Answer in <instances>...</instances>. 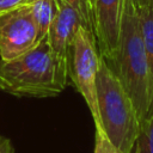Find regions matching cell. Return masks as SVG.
Returning <instances> with one entry per match:
<instances>
[{
  "mask_svg": "<svg viewBox=\"0 0 153 153\" xmlns=\"http://www.w3.org/2000/svg\"><path fill=\"white\" fill-rule=\"evenodd\" d=\"M37 44L31 2L0 13V60H13Z\"/></svg>",
  "mask_w": 153,
  "mask_h": 153,
  "instance_id": "8992f818",
  "label": "cell"
},
{
  "mask_svg": "<svg viewBox=\"0 0 153 153\" xmlns=\"http://www.w3.org/2000/svg\"><path fill=\"white\" fill-rule=\"evenodd\" d=\"M32 14L37 27V43L47 37L54 16L56 5L54 0H31Z\"/></svg>",
  "mask_w": 153,
  "mask_h": 153,
  "instance_id": "9c48e42d",
  "label": "cell"
},
{
  "mask_svg": "<svg viewBox=\"0 0 153 153\" xmlns=\"http://www.w3.org/2000/svg\"><path fill=\"white\" fill-rule=\"evenodd\" d=\"M131 153H153V115L140 126Z\"/></svg>",
  "mask_w": 153,
  "mask_h": 153,
  "instance_id": "30bf717a",
  "label": "cell"
},
{
  "mask_svg": "<svg viewBox=\"0 0 153 153\" xmlns=\"http://www.w3.org/2000/svg\"><path fill=\"white\" fill-rule=\"evenodd\" d=\"M99 63L100 54L93 32L85 26H80L68 50L67 71L75 90L84 98L96 128H100L96 87Z\"/></svg>",
  "mask_w": 153,
  "mask_h": 153,
  "instance_id": "277c9868",
  "label": "cell"
},
{
  "mask_svg": "<svg viewBox=\"0 0 153 153\" xmlns=\"http://www.w3.org/2000/svg\"><path fill=\"white\" fill-rule=\"evenodd\" d=\"M0 153H14L11 140L5 136H0Z\"/></svg>",
  "mask_w": 153,
  "mask_h": 153,
  "instance_id": "4fadbf2b",
  "label": "cell"
},
{
  "mask_svg": "<svg viewBox=\"0 0 153 153\" xmlns=\"http://www.w3.org/2000/svg\"><path fill=\"white\" fill-rule=\"evenodd\" d=\"M80 26L92 31L91 0H63L56 6L47 38L54 56L65 66H67L71 43Z\"/></svg>",
  "mask_w": 153,
  "mask_h": 153,
  "instance_id": "5b68a950",
  "label": "cell"
},
{
  "mask_svg": "<svg viewBox=\"0 0 153 153\" xmlns=\"http://www.w3.org/2000/svg\"><path fill=\"white\" fill-rule=\"evenodd\" d=\"M67 79V66L56 60L47 37L13 60H0V88L14 96L55 97Z\"/></svg>",
  "mask_w": 153,
  "mask_h": 153,
  "instance_id": "6da1fadb",
  "label": "cell"
},
{
  "mask_svg": "<svg viewBox=\"0 0 153 153\" xmlns=\"http://www.w3.org/2000/svg\"><path fill=\"white\" fill-rule=\"evenodd\" d=\"M106 63L131 99L141 126L149 109V69L137 11L130 0L124 2L116 54Z\"/></svg>",
  "mask_w": 153,
  "mask_h": 153,
  "instance_id": "7a4b0ae2",
  "label": "cell"
},
{
  "mask_svg": "<svg viewBox=\"0 0 153 153\" xmlns=\"http://www.w3.org/2000/svg\"><path fill=\"white\" fill-rule=\"evenodd\" d=\"M136 11L140 20L141 35L149 69V109L147 115L148 118L151 115H153V4L141 8H136Z\"/></svg>",
  "mask_w": 153,
  "mask_h": 153,
  "instance_id": "ba28073f",
  "label": "cell"
},
{
  "mask_svg": "<svg viewBox=\"0 0 153 153\" xmlns=\"http://www.w3.org/2000/svg\"><path fill=\"white\" fill-rule=\"evenodd\" d=\"M126 0H91L92 31L97 47L106 62L116 54Z\"/></svg>",
  "mask_w": 153,
  "mask_h": 153,
  "instance_id": "52a82bcc",
  "label": "cell"
},
{
  "mask_svg": "<svg viewBox=\"0 0 153 153\" xmlns=\"http://www.w3.org/2000/svg\"><path fill=\"white\" fill-rule=\"evenodd\" d=\"M96 87L100 128L118 149L131 153L140 122L131 99L103 57H100Z\"/></svg>",
  "mask_w": 153,
  "mask_h": 153,
  "instance_id": "3957f363",
  "label": "cell"
},
{
  "mask_svg": "<svg viewBox=\"0 0 153 153\" xmlns=\"http://www.w3.org/2000/svg\"><path fill=\"white\" fill-rule=\"evenodd\" d=\"M54 1H55V5L57 6V5H59V4H61V2L63 1V0H54Z\"/></svg>",
  "mask_w": 153,
  "mask_h": 153,
  "instance_id": "9a60e30c",
  "label": "cell"
},
{
  "mask_svg": "<svg viewBox=\"0 0 153 153\" xmlns=\"http://www.w3.org/2000/svg\"><path fill=\"white\" fill-rule=\"evenodd\" d=\"M134 6L136 8H141V7H145V6H148L151 4H153V0H130Z\"/></svg>",
  "mask_w": 153,
  "mask_h": 153,
  "instance_id": "5bb4252c",
  "label": "cell"
},
{
  "mask_svg": "<svg viewBox=\"0 0 153 153\" xmlns=\"http://www.w3.org/2000/svg\"><path fill=\"white\" fill-rule=\"evenodd\" d=\"M31 0H0V13L11 11L13 8H17L22 5L30 4Z\"/></svg>",
  "mask_w": 153,
  "mask_h": 153,
  "instance_id": "7c38bea8",
  "label": "cell"
},
{
  "mask_svg": "<svg viewBox=\"0 0 153 153\" xmlns=\"http://www.w3.org/2000/svg\"><path fill=\"white\" fill-rule=\"evenodd\" d=\"M93 153H123L118 149L105 135L102 128H96L94 131V151Z\"/></svg>",
  "mask_w": 153,
  "mask_h": 153,
  "instance_id": "8fae6325",
  "label": "cell"
}]
</instances>
